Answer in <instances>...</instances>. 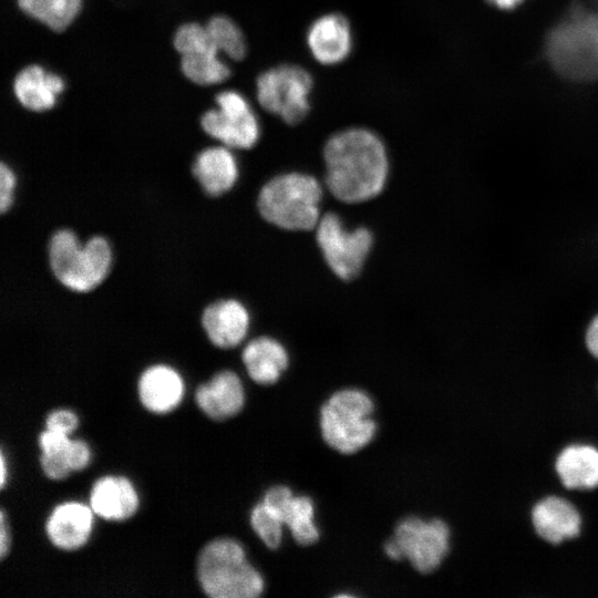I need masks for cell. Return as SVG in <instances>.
<instances>
[{
    "label": "cell",
    "mask_w": 598,
    "mask_h": 598,
    "mask_svg": "<svg viewBox=\"0 0 598 598\" xmlns=\"http://www.w3.org/2000/svg\"><path fill=\"white\" fill-rule=\"evenodd\" d=\"M384 551L391 559L400 560L403 558L401 549L393 538L385 543Z\"/></svg>",
    "instance_id": "e575fe53"
},
{
    "label": "cell",
    "mask_w": 598,
    "mask_h": 598,
    "mask_svg": "<svg viewBox=\"0 0 598 598\" xmlns=\"http://www.w3.org/2000/svg\"><path fill=\"white\" fill-rule=\"evenodd\" d=\"M532 523L536 534L554 545L575 538L581 528V517L577 508L558 496L539 501L532 509Z\"/></svg>",
    "instance_id": "9a60e30c"
},
{
    "label": "cell",
    "mask_w": 598,
    "mask_h": 598,
    "mask_svg": "<svg viewBox=\"0 0 598 598\" xmlns=\"http://www.w3.org/2000/svg\"><path fill=\"white\" fill-rule=\"evenodd\" d=\"M250 524L268 548L276 549L279 547L282 540L283 524L262 502L252 508Z\"/></svg>",
    "instance_id": "4316f807"
},
{
    "label": "cell",
    "mask_w": 598,
    "mask_h": 598,
    "mask_svg": "<svg viewBox=\"0 0 598 598\" xmlns=\"http://www.w3.org/2000/svg\"><path fill=\"white\" fill-rule=\"evenodd\" d=\"M585 346L588 352L598 360V312L591 317L586 327Z\"/></svg>",
    "instance_id": "d6a6232c"
},
{
    "label": "cell",
    "mask_w": 598,
    "mask_h": 598,
    "mask_svg": "<svg viewBox=\"0 0 598 598\" xmlns=\"http://www.w3.org/2000/svg\"><path fill=\"white\" fill-rule=\"evenodd\" d=\"M307 43L312 56L322 64L343 61L352 47L348 21L338 13L320 17L310 27Z\"/></svg>",
    "instance_id": "e0dca14e"
},
{
    "label": "cell",
    "mask_w": 598,
    "mask_h": 598,
    "mask_svg": "<svg viewBox=\"0 0 598 598\" xmlns=\"http://www.w3.org/2000/svg\"><path fill=\"white\" fill-rule=\"evenodd\" d=\"M197 578L212 598H256L264 591V578L247 560L243 545L233 538H217L200 550Z\"/></svg>",
    "instance_id": "277c9868"
},
{
    "label": "cell",
    "mask_w": 598,
    "mask_h": 598,
    "mask_svg": "<svg viewBox=\"0 0 598 598\" xmlns=\"http://www.w3.org/2000/svg\"><path fill=\"white\" fill-rule=\"evenodd\" d=\"M137 391L142 404L148 411L167 413L181 403L184 395V381L174 368L154 364L142 372Z\"/></svg>",
    "instance_id": "ac0fdd59"
},
{
    "label": "cell",
    "mask_w": 598,
    "mask_h": 598,
    "mask_svg": "<svg viewBox=\"0 0 598 598\" xmlns=\"http://www.w3.org/2000/svg\"><path fill=\"white\" fill-rule=\"evenodd\" d=\"M316 239L327 265L342 280H350L361 271L373 245V236L368 228L350 230L333 213L320 218Z\"/></svg>",
    "instance_id": "ba28073f"
},
{
    "label": "cell",
    "mask_w": 598,
    "mask_h": 598,
    "mask_svg": "<svg viewBox=\"0 0 598 598\" xmlns=\"http://www.w3.org/2000/svg\"><path fill=\"white\" fill-rule=\"evenodd\" d=\"M546 52L560 75L578 81L598 76V17L573 13L550 31Z\"/></svg>",
    "instance_id": "8992f818"
},
{
    "label": "cell",
    "mask_w": 598,
    "mask_h": 598,
    "mask_svg": "<svg viewBox=\"0 0 598 598\" xmlns=\"http://www.w3.org/2000/svg\"><path fill=\"white\" fill-rule=\"evenodd\" d=\"M322 187L311 175L286 173L269 179L259 190L257 206L261 217L278 228L307 231L317 227Z\"/></svg>",
    "instance_id": "3957f363"
},
{
    "label": "cell",
    "mask_w": 598,
    "mask_h": 598,
    "mask_svg": "<svg viewBox=\"0 0 598 598\" xmlns=\"http://www.w3.org/2000/svg\"><path fill=\"white\" fill-rule=\"evenodd\" d=\"M40 465L43 473L51 480H62L72 472L70 466L66 463L64 453H61V454L41 453Z\"/></svg>",
    "instance_id": "f546056e"
},
{
    "label": "cell",
    "mask_w": 598,
    "mask_h": 598,
    "mask_svg": "<svg viewBox=\"0 0 598 598\" xmlns=\"http://www.w3.org/2000/svg\"><path fill=\"white\" fill-rule=\"evenodd\" d=\"M195 399L207 416L221 421L236 415L243 409L245 391L239 377L230 370H224L200 384Z\"/></svg>",
    "instance_id": "2e32d148"
},
{
    "label": "cell",
    "mask_w": 598,
    "mask_h": 598,
    "mask_svg": "<svg viewBox=\"0 0 598 598\" xmlns=\"http://www.w3.org/2000/svg\"><path fill=\"white\" fill-rule=\"evenodd\" d=\"M241 360L249 377L262 385L276 383L289 363L286 348L266 336L250 340L243 349Z\"/></svg>",
    "instance_id": "ffe728a7"
},
{
    "label": "cell",
    "mask_w": 598,
    "mask_h": 598,
    "mask_svg": "<svg viewBox=\"0 0 598 598\" xmlns=\"http://www.w3.org/2000/svg\"><path fill=\"white\" fill-rule=\"evenodd\" d=\"M192 175L207 196L219 197L235 186L239 168L229 147L210 146L196 155L192 164Z\"/></svg>",
    "instance_id": "4fadbf2b"
},
{
    "label": "cell",
    "mask_w": 598,
    "mask_h": 598,
    "mask_svg": "<svg viewBox=\"0 0 598 598\" xmlns=\"http://www.w3.org/2000/svg\"><path fill=\"white\" fill-rule=\"evenodd\" d=\"M312 87L310 74L300 66L283 64L264 72L257 80V99L269 113L293 125L308 114Z\"/></svg>",
    "instance_id": "52a82bcc"
},
{
    "label": "cell",
    "mask_w": 598,
    "mask_h": 598,
    "mask_svg": "<svg viewBox=\"0 0 598 598\" xmlns=\"http://www.w3.org/2000/svg\"><path fill=\"white\" fill-rule=\"evenodd\" d=\"M174 44L182 55L218 53L207 29L196 23L182 25L175 34Z\"/></svg>",
    "instance_id": "484cf974"
},
{
    "label": "cell",
    "mask_w": 598,
    "mask_h": 598,
    "mask_svg": "<svg viewBox=\"0 0 598 598\" xmlns=\"http://www.w3.org/2000/svg\"><path fill=\"white\" fill-rule=\"evenodd\" d=\"M64 457L71 471H81L89 465L91 458L90 447L81 440H70Z\"/></svg>",
    "instance_id": "f1b7e54d"
},
{
    "label": "cell",
    "mask_w": 598,
    "mask_h": 598,
    "mask_svg": "<svg viewBox=\"0 0 598 598\" xmlns=\"http://www.w3.org/2000/svg\"><path fill=\"white\" fill-rule=\"evenodd\" d=\"M81 0H19L20 8L54 30H62L76 16Z\"/></svg>",
    "instance_id": "603a6c76"
},
{
    "label": "cell",
    "mask_w": 598,
    "mask_h": 598,
    "mask_svg": "<svg viewBox=\"0 0 598 598\" xmlns=\"http://www.w3.org/2000/svg\"><path fill=\"white\" fill-rule=\"evenodd\" d=\"M557 475L568 489H592L598 486V450L591 445L565 447L555 462Z\"/></svg>",
    "instance_id": "44dd1931"
},
{
    "label": "cell",
    "mask_w": 598,
    "mask_h": 598,
    "mask_svg": "<svg viewBox=\"0 0 598 598\" xmlns=\"http://www.w3.org/2000/svg\"><path fill=\"white\" fill-rule=\"evenodd\" d=\"M206 29L218 51H223L233 60H240L245 56V38L230 19L215 17L208 22Z\"/></svg>",
    "instance_id": "d4e9b609"
},
{
    "label": "cell",
    "mask_w": 598,
    "mask_h": 598,
    "mask_svg": "<svg viewBox=\"0 0 598 598\" xmlns=\"http://www.w3.org/2000/svg\"><path fill=\"white\" fill-rule=\"evenodd\" d=\"M4 512H0V557L4 558L10 547V534L6 525Z\"/></svg>",
    "instance_id": "836d02e7"
},
{
    "label": "cell",
    "mask_w": 598,
    "mask_h": 598,
    "mask_svg": "<svg viewBox=\"0 0 598 598\" xmlns=\"http://www.w3.org/2000/svg\"><path fill=\"white\" fill-rule=\"evenodd\" d=\"M90 507L104 519L124 520L137 511L138 496L126 477L104 476L92 486Z\"/></svg>",
    "instance_id": "d6986e66"
},
{
    "label": "cell",
    "mask_w": 598,
    "mask_h": 598,
    "mask_svg": "<svg viewBox=\"0 0 598 598\" xmlns=\"http://www.w3.org/2000/svg\"><path fill=\"white\" fill-rule=\"evenodd\" d=\"M17 175L4 162L0 164V213H8L14 202Z\"/></svg>",
    "instance_id": "83f0119b"
},
{
    "label": "cell",
    "mask_w": 598,
    "mask_h": 598,
    "mask_svg": "<svg viewBox=\"0 0 598 598\" xmlns=\"http://www.w3.org/2000/svg\"><path fill=\"white\" fill-rule=\"evenodd\" d=\"M499 9H512L520 3L523 0H487Z\"/></svg>",
    "instance_id": "d590c367"
},
{
    "label": "cell",
    "mask_w": 598,
    "mask_h": 598,
    "mask_svg": "<svg viewBox=\"0 0 598 598\" xmlns=\"http://www.w3.org/2000/svg\"><path fill=\"white\" fill-rule=\"evenodd\" d=\"M48 264L61 286L76 293H87L109 276L113 250L104 236L94 235L81 241L72 229L60 228L49 238Z\"/></svg>",
    "instance_id": "7a4b0ae2"
},
{
    "label": "cell",
    "mask_w": 598,
    "mask_h": 598,
    "mask_svg": "<svg viewBox=\"0 0 598 598\" xmlns=\"http://www.w3.org/2000/svg\"><path fill=\"white\" fill-rule=\"evenodd\" d=\"M326 185L347 204L372 199L384 188L389 159L382 141L365 128H348L324 145Z\"/></svg>",
    "instance_id": "6da1fadb"
},
{
    "label": "cell",
    "mask_w": 598,
    "mask_h": 598,
    "mask_svg": "<svg viewBox=\"0 0 598 598\" xmlns=\"http://www.w3.org/2000/svg\"><path fill=\"white\" fill-rule=\"evenodd\" d=\"M78 416L72 411L65 409L54 410L45 419L47 429L68 435L78 427Z\"/></svg>",
    "instance_id": "4dcf8cb0"
},
{
    "label": "cell",
    "mask_w": 598,
    "mask_h": 598,
    "mask_svg": "<svg viewBox=\"0 0 598 598\" xmlns=\"http://www.w3.org/2000/svg\"><path fill=\"white\" fill-rule=\"evenodd\" d=\"M373 402L359 389L333 393L320 411V429L329 446L352 454L368 445L377 431L372 419Z\"/></svg>",
    "instance_id": "5b68a950"
},
{
    "label": "cell",
    "mask_w": 598,
    "mask_h": 598,
    "mask_svg": "<svg viewBox=\"0 0 598 598\" xmlns=\"http://www.w3.org/2000/svg\"><path fill=\"white\" fill-rule=\"evenodd\" d=\"M1 462H0V467H1V480H0V484H1V487L4 486L6 484V460H4V454L3 452H1Z\"/></svg>",
    "instance_id": "8d00e7d4"
},
{
    "label": "cell",
    "mask_w": 598,
    "mask_h": 598,
    "mask_svg": "<svg viewBox=\"0 0 598 598\" xmlns=\"http://www.w3.org/2000/svg\"><path fill=\"white\" fill-rule=\"evenodd\" d=\"M217 110L206 112L203 130L229 148L248 150L259 138L258 120L247 100L238 92L225 91L216 96Z\"/></svg>",
    "instance_id": "9c48e42d"
},
{
    "label": "cell",
    "mask_w": 598,
    "mask_h": 598,
    "mask_svg": "<svg viewBox=\"0 0 598 598\" xmlns=\"http://www.w3.org/2000/svg\"><path fill=\"white\" fill-rule=\"evenodd\" d=\"M450 528L442 519L424 520L411 516L395 527L393 539L403 558L422 574L434 571L450 549Z\"/></svg>",
    "instance_id": "30bf717a"
},
{
    "label": "cell",
    "mask_w": 598,
    "mask_h": 598,
    "mask_svg": "<svg viewBox=\"0 0 598 598\" xmlns=\"http://www.w3.org/2000/svg\"><path fill=\"white\" fill-rule=\"evenodd\" d=\"M200 324L215 347L230 349L247 337L250 315L241 301L234 298L219 299L204 308Z\"/></svg>",
    "instance_id": "8fae6325"
},
{
    "label": "cell",
    "mask_w": 598,
    "mask_h": 598,
    "mask_svg": "<svg viewBox=\"0 0 598 598\" xmlns=\"http://www.w3.org/2000/svg\"><path fill=\"white\" fill-rule=\"evenodd\" d=\"M70 440L68 434L47 429L39 436V446L41 453L61 454L65 452Z\"/></svg>",
    "instance_id": "1f68e13d"
},
{
    "label": "cell",
    "mask_w": 598,
    "mask_h": 598,
    "mask_svg": "<svg viewBox=\"0 0 598 598\" xmlns=\"http://www.w3.org/2000/svg\"><path fill=\"white\" fill-rule=\"evenodd\" d=\"M262 503L286 525L299 545H310L318 540L319 532L315 525V506L310 497L295 496L283 485L270 487Z\"/></svg>",
    "instance_id": "7c38bea8"
},
{
    "label": "cell",
    "mask_w": 598,
    "mask_h": 598,
    "mask_svg": "<svg viewBox=\"0 0 598 598\" xmlns=\"http://www.w3.org/2000/svg\"><path fill=\"white\" fill-rule=\"evenodd\" d=\"M13 87L22 105L33 111H44L54 105L64 83L60 76L31 65L18 74Z\"/></svg>",
    "instance_id": "7402d4cb"
},
{
    "label": "cell",
    "mask_w": 598,
    "mask_h": 598,
    "mask_svg": "<svg viewBox=\"0 0 598 598\" xmlns=\"http://www.w3.org/2000/svg\"><path fill=\"white\" fill-rule=\"evenodd\" d=\"M92 512L91 507L79 502H65L58 505L45 523L48 538L60 549L80 548L91 535Z\"/></svg>",
    "instance_id": "5bb4252c"
},
{
    "label": "cell",
    "mask_w": 598,
    "mask_h": 598,
    "mask_svg": "<svg viewBox=\"0 0 598 598\" xmlns=\"http://www.w3.org/2000/svg\"><path fill=\"white\" fill-rule=\"evenodd\" d=\"M184 74L197 84H215L229 76L228 66L218 58V53L187 54L182 58Z\"/></svg>",
    "instance_id": "cb8c5ba5"
}]
</instances>
